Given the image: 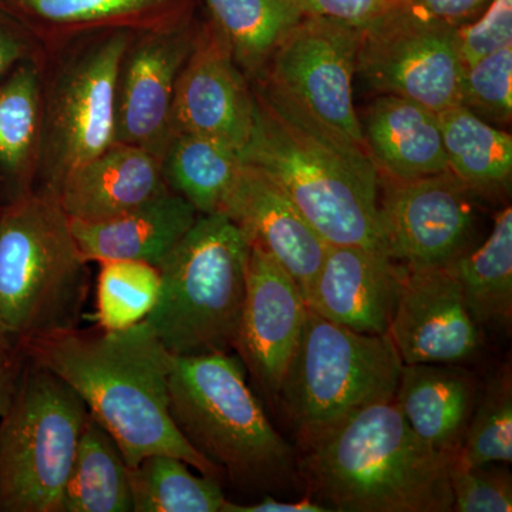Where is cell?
<instances>
[{"instance_id": "83f0119b", "label": "cell", "mask_w": 512, "mask_h": 512, "mask_svg": "<svg viewBox=\"0 0 512 512\" xmlns=\"http://www.w3.org/2000/svg\"><path fill=\"white\" fill-rule=\"evenodd\" d=\"M60 512H133L130 468L116 441L90 414Z\"/></svg>"}, {"instance_id": "30bf717a", "label": "cell", "mask_w": 512, "mask_h": 512, "mask_svg": "<svg viewBox=\"0 0 512 512\" xmlns=\"http://www.w3.org/2000/svg\"><path fill=\"white\" fill-rule=\"evenodd\" d=\"M357 73L382 94L440 111L461 104L463 60L457 26L400 8L362 30Z\"/></svg>"}, {"instance_id": "d6a6232c", "label": "cell", "mask_w": 512, "mask_h": 512, "mask_svg": "<svg viewBox=\"0 0 512 512\" xmlns=\"http://www.w3.org/2000/svg\"><path fill=\"white\" fill-rule=\"evenodd\" d=\"M461 106L484 121L507 126L512 117V45L471 64L464 73Z\"/></svg>"}, {"instance_id": "d4e9b609", "label": "cell", "mask_w": 512, "mask_h": 512, "mask_svg": "<svg viewBox=\"0 0 512 512\" xmlns=\"http://www.w3.org/2000/svg\"><path fill=\"white\" fill-rule=\"evenodd\" d=\"M439 120L448 171L471 194L497 197L510 191L511 134L461 104L440 111Z\"/></svg>"}, {"instance_id": "f546056e", "label": "cell", "mask_w": 512, "mask_h": 512, "mask_svg": "<svg viewBox=\"0 0 512 512\" xmlns=\"http://www.w3.org/2000/svg\"><path fill=\"white\" fill-rule=\"evenodd\" d=\"M181 458L153 454L130 468L133 512H222L217 478L195 476Z\"/></svg>"}, {"instance_id": "cb8c5ba5", "label": "cell", "mask_w": 512, "mask_h": 512, "mask_svg": "<svg viewBox=\"0 0 512 512\" xmlns=\"http://www.w3.org/2000/svg\"><path fill=\"white\" fill-rule=\"evenodd\" d=\"M181 0H0L30 35L168 28L185 22Z\"/></svg>"}, {"instance_id": "44dd1931", "label": "cell", "mask_w": 512, "mask_h": 512, "mask_svg": "<svg viewBox=\"0 0 512 512\" xmlns=\"http://www.w3.org/2000/svg\"><path fill=\"white\" fill-rule=\"evenodd\" d=\"M360 126L377 175L414 180L448 171L439 113L423 104L382 94Z\"/></svg>"}, {"instance_id": "e575fe53", "label": "cell", "mask_w": 512, "mask_h": 512, "mask_svg": "<svg viewBox=\"0 0 512 512\" xmlns=\"http://www.w3.org/2000/svg\"><path fill=\"white\" fill-rule=\"evenodd\" d=\"M457 32L464 69L512 45V0H493L473 22L458 26Z\"/></svg>"}, {"instance_id": "ba28073f", "label": "cell", "mask_w": 512, "mask_h": 512, "mask_svg": "<svg viewBox=\"0 0 512 512\" xmlns=\"http://www.w3.org/2000/svg\"><path fill=\"white\" fill-rule=\"evenodd\" d=\"M87 417L80 397L33 362L0 419V511L60 512Z\"/></svg>"}, {"instance_id": "1f68e13d", "label": "cell", "mask_w": 512, "mask_h": 512, "mask_svg": "<svg viewBox=\"0 0 512 512\" xmlns=\"http://www.w3.org/2000/svg\"><path fill=\"white\" fill-rule=\"evenodd\" d=\"M456 460L466 466L512 461V377L504 366L478 394L463 447Z\"/></svg>"}, {"instance_id": "e0dca14e", "label": "cell", "mask_w": 512, "mask_h": 512, "mask_svg": "<svg viewBox=\"0 0 512 512\" xmlns=\"http://www.w3.org/2000/svg\"><path fill=\"white\" fill-rule=\"evenodd\" d=\"M220 214L238 225L249 245L261 248L291 275L306 301L329 244L285 191L264 171L244 161Z\"/></svg>"}, {"instance_id": "4fadbf2b", "label": "cell", "mask_w": 512, "mask_h": 512, "mask_svg": "<svg viewBox=\"0 0 512 512\" xmlns=\"http://www.w3.org/2000/svg\"><path fill=\"white\" fill-rule=\"evenodd\" d=\"M197 33L183 22L133 36L117 80L114 143L163 158L173 137L175 86Z\"/></svg>"}, {"instance_id": "d6986e66", "label": "cell", "mask_w": 512, "mask_h": 512, "mask_svg": "<svg viewBox=\"0 0 512 512\" xmlns=\"http://www.w3.org/2000/svg\"><path fill=\"white\" fill-rule=\"evenodd\" d=\"M168 188L160 157L113 143L70 171L52 192L69 220L99 222L133 210Z\"/></svg>"}, {"instance_id": "ab89813d", "label": "cell", "mask_w": 512, "mask_h": 512, "mask_svg": "<svg viewBox=\"0 0 512 512\" xmlns=\"http://www.w3.org/2000/svg\"><path fill=\"white\" fill-rule=\"evenodd\" d=\"M10 362L0 360V419H2L3 412H5L6 404H8L10 396Z\"/></svg>"}, {"instance_id": "8992f818", "label": "cell", "mask_w": 512, "mask_h": 512, "mask_svg": "<svg viewBox=\"0 0 512 512\" xmlns=\"http://www.w3.org/2000/svg\"><path fill=\"white\" fill-rule=\"evenodd\" d=\"M248 239L225 214L200 215L161 264L144 320L171 355L231 352L247 291Z\"/></svg>"}, {"instance_id": "5bb4252c", "label": "cell", "mask_w": 512, "mask_h": 512, "mask_svg": "<svg viewBox=\"0 0 512 512\" xmlns=\"http://www.w3.org/2000/svg\"><path fill=\"white\" fill-rule=\"evenodd\" d=\"M387 335L404 365H463L483 345L450 266L407 268Z\"/></svg>"}, {"instance_id": "4316f807", "label": "cell", "mask_w": 512, "mask_h": 512, "mask_svg": "<svg viewBox=\"0 0 512 512\" xmlns=\"http://www.w3.org/2000/svg\"><path fill=\"white\" fill-rule=\"evenodd\" d=\"M463 288L471 316L481 329L510 332L512 323V210L495 217L490 235L448 265Z\"/></svg>"}, {"instance_id": "60d3db41", "label": "cell", "mask_w": 512, "mask_h": 512, "mask_svg": "<svg viewBox=\"0 0 512 512\" xmlns=\"http://www.w3.org/2000/svg\"><path fill=\"white\" fill-rule=\"evenodd\" d=\"M0 360H6V359L2 355H0ZM6 362H9V360H6Z\"/></svg>"}, {"instance_id": "3957f363", "label": "cell", "mask_w": 512, "mask_h": 512, "mask_svg": "<svg viewBox=\"0 0 512 512\" xmlns=\"http://www.w3.org/2000/svg\"><path fill=\"white\" fill-rule=\"evenodd\" d=\"M308 497L339 512H450L451 458L427 446L396 402L363 407L298 439Z\"/></svg>"}, {"instance_id": "2e32d148", "label": "cell", "mask_w": 512, "mask_h": 512, "mask_svg": "<svg viewBox=\"0 0 512 512\" xmlns=\"http://www.w3.org/2000/svg\"><path fill=\"white\" fill-rule=\"evenodd\" d=\"M254 93L214 25L197 33L175 86L174 134L220 141L244 154L254 128Z\"/></svg>"}, {"instance_id": "277c9868", "label": "cell", "mask_w": 512, "mask_h": 512, "mask_svg": "<svg viewBox=\"0 0 512 512\" xmlns=\"http://www.w3.org/2000/svg\"><path fill=\"white\" fill-rule=\"evenodd\" d=\"M229 352L175 356L170 407L175 426L232 484L289 491L301 484L296 450L266 416Z\"/></svg>"}, {"instance_id": "8fae6325", "label": "cell", "mask_w": 512, "mask_h": 512, "mask_svg": "<svg viewBox=\"0 0 512 512\" xmlns=\"http://www.w3.org/2000/svg\"><path fill=\"white\" fill-rule=\"evenodd\" d=\"M360 39V29L305 16L256 79L271 83L323 124L366 147L353 103Z\"/></svg>"}, {"instance_id": "7a4b0ae2", "label": "cell", "mask_w": 512, "mask_h": 512, "mask_svg": "<svg viewBox=\"0 0 512 512\" xmlns=\"http://www.w3.org/2000/svg\"><path fill=\"white\" fill-rule=\"evenodd\" d=\"M242 160L271 177L329 245L382 249L379 177L369 150L256 79ZM387 252V251H386Z\"/></svg>"}, {"instance_id": "d590c367", "label": "cell", "mask_w": 512, "mask_h": 512, "mask_svg": "<svg viewBox=\"0 0 512 512\" xmlns=\"http://www.w3.org/2000/svg\"><path fill=\"white\" fill-rule=\"evenodd\" d=\"M306 16L366 29L400 9L403 0H299Z\"/></svg>"}, {"instance_id": "7402d4cb", "label": "cell", "mask_w": 512, "mask_h": 512, "mask_svg": "<svg viewBox=\"0 0 512 512\" xmlns=\"http://www.w3.org/2000/svg\"><path fill=\"white\" fill-rule=\"evenodd\" d=\"M478 399L476 379L461 365H403L394 402L427 446L458 457Z\"/></svg>"}, {"instance_id": "9c48e42d", "label": "cell", "mask_w": 512, "mask_h": 512, "mask_svg": "<svg viewBox=\"0 0 512 512\" xmlns=\"http://www.w3.org/2000/svg\"><path fill=\"white\" fill-rule=\"evenodd\" d=\"M133 36L111 30L76 50L52 83L43 84L42 190H55L70 171L114 143L117 80Z\"/></svg>"}, {"instance_id": "836d02e7", "label": "cell", "mask_w": 512, "mask_h": 512, "mask_svg": "<svg viewBox=\"0 0 512 512\" xmlns=\"http://www.w3.org/2000/svg\"><path fill=\"white\" fill-rule=\"evenodd\" d=\"M450 485L456 512L512 511V478L505 468L466 466L454 458L450 466Z\"/></svg>"}, {"instance_id": "7c38bea8", "label": "cell", "mask_w": 512, "mask_h": 512, "mask_svg": "<svg viewBox=\"0 0 512 512\" xmlns=\"http://www.w3.org/2000/svg\"><path fill=\"white\" fill-rule=\"evenodd\" d=\"M377 177L380 224L392 258L407 268H436L473 249L474 194L450 171L414 180Z\"/></svg>"}, {"instance_id": "603a6c76", "label": "cell", "mask_w": 512, "mask_h": 512, "mask_svg": "<svg viewBox=\"0 0 512 512\" xmlns=\"http://www.w3.org/2000/svg\"><path fill=\"white\" fill-rule=\"evenodd\" d=\"M43 79L39 56L0 82V207L35 191L42 161Z\"/></svg>"}, {"instance_id": "ffe728a7", "label": "cell", "mask_w": 512, "mask_h": 512, "mask_svg": "<svg viewBox=\"0 0 512 512\" xmlns=\"http://www.w3.org/2000/svg\"><path fill=\"white\" fill-rule=\"evenodd\" d=\"M198 217L190 202L168 188L110 220H70V227L87 262L126 259L158 266Z\"/></svg>"}, {"instance_id": "52a82bcc", "label": "cell", "mask_w": 512, "mask_h": 512, "mask_svg": "<svg viewBox=\"0 0 512 512\" xmlns=\"http://www.w3.org/2000/svg\"><path fill=\"white\" fill-rule=\"evenodd\" d=\"M403 365L387 333L355 332L309 309L276 404L302 439L393 400Z\"/></svg>"}, {"instance_id": "ac0fdd59", "label": "cell", "mask_w": 512, "mask_h": 512, "mask_svg": "<svg viewBox=\"0 0 512 512\" xmlns=\"http://www.w3.org/2000/svg\"><path fill=\"white\" fill-rule=\"evenodd\" d=\"M407 266L382 249L329 245L311 291L316 315L367 335L389 332Z\"/></svg>"}, {"instance_id": "f35d334b", "label": "cell", "mask_w": 512, "mask_h": 512, "mask_svg": "<svg viewBox=\"0 0 512 512\" xmlns=\"http://www.w3.org/2000/svg\"><path fill=\"white\" fill-rule=\"evenodd\" d=\"M325 504L312 500L306 495L298 501L276 500L272 495H265L262 500L252 504H237L227 500L222 512H329Z\"/></svg>"}, {"instance_id": "484cf974", "label": "cell", "mask_w": 512, "mask_h": 512, "mask_svg": "<svg viewBox=\"0 0 512 512\" xmlns=\"http://www.w3.org/2000/svg\"><path fill=\"white\" fill-rule=\"evenodd\" d=\"M212 25L245 76L264 73L275 50L305 18L299 0H207Z\"/></svg>"}, {"instance_id": "74e56055", "label": "cell", "mask_w": 512, "mask_h": 512, "mask_svg": "<svg viewBox=\"0 0 512 512\" xmlns=\"http://www.w3.org/2000/svg\"><path fill=\"white\" fill-rule=\"evenodd\" d=\"M39 56L33 36L0 9V82L18 64Z\"/></svg>"}, {"instance_id": "9a60e30c", "label": "cell", "mask_w": 512, "mask_h": 512, "mask_svg": "<svg viewBox=\"0 0 512 512\" xmlns=\"http://www.w3.org/2000/svg\"><path fill=\"white\" fill-rule=\"evenodd\" d=\"M308 312V303L291 275L261 248L251 245L234 350L271 403L278 400Z\"/></svg>"}, {"instance_id": "5b68a950", "label": "cell", "mask_w": 512, "mask_h": 512, "mask_svg": "<svg viewBox=\"0 0 512 512\" xmlns=\"http://www.w3.org/2000/svg\"><path fill=\"white\" fill-rule=\"evenodd\" d=\"M87 264L52 191L0 207V355L74 329Z\"/></svg>"}, {"instance_id": "8d00e7d4", "label": "cell", "mask_w": 512, "mask_h": 512, "mask_svg": "<svg viewBox=\"0 0 512 512\" xmlns=\"http://www.w3.org/2000/svg\"><path fill=\"white\" fill-rule=\"evenodd\" d=\"M493 0H403L402 8L453 26H463L477 19Z\"/></svg>"}, {"instance_id": "4dcf8cb0", "label": "cell", "mask_w": 512, "mask_h": 512, "mask_svg": "<svg viewBox=\"0 0 512 512\" xmlns=\"http://www.w3.org/2000/svg\"><path fill=\"white\" fill-rule=\"evenodd\" d=\"M157 266L140 261L100 262L96 318L103 330H121L144 322L160 295Z\"/></svg>"}, {"instance_id": "f1b7e54d", "label": "cell", "mask_w": 512, "mask_h": 512, "mask_svg": "<svg viewBox=\"0 0 512 512\" xmlns=\"http://www.w3.org/2000/svg\"><path fill=\"white\" fill-rule=\"evenodd\" d=\"M161 161L168 187L200 215L220 214L244 167L234 148L194 134H174Z\"/></svg>"}, {"instance_id": "6da1fadb", "label": "cell", "mask_w": 512, "mask_h": 512, "mask_svg": "<svg viewBox=\"0 0 512 512\" xmlns=\"http://www.w3.org/2000/svg\"><path fill=\"white\" fill-rule=\"evenodd\" d=\"M25 350L80 397L116 441L128 468L153 454H168L204 476H221L175 426L170 407L175 356L146 323L101 333L63 330Z\"/></svg>"}]
</instances>
